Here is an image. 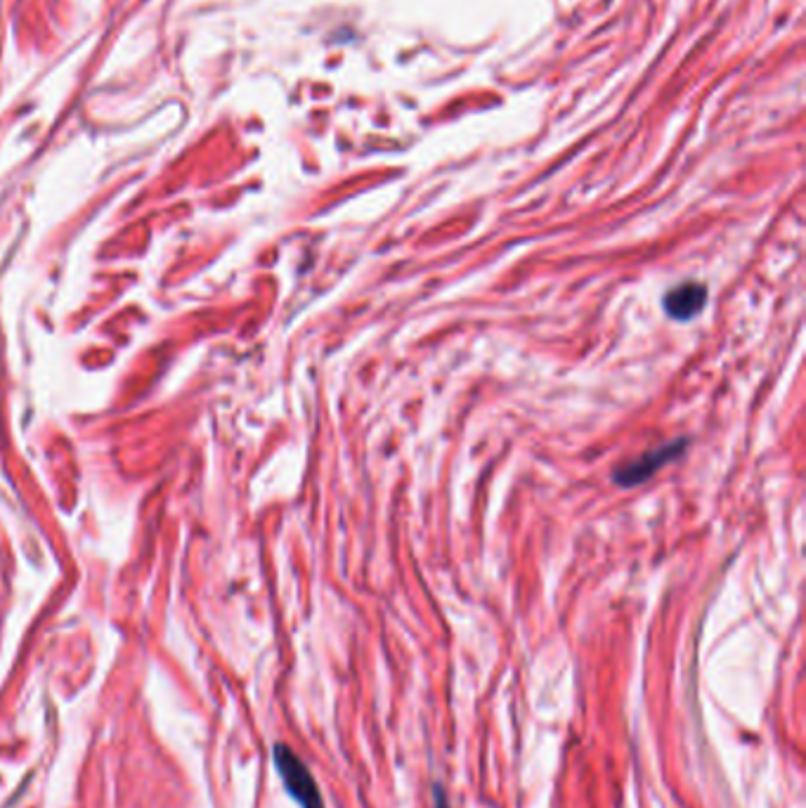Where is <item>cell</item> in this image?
<instances>
[{
	"mask_svg": "<svg viewBox=\"0 0 806 808\" xmlns=\"http://www.w3.org/2000/svg\"><path fill=\"white\" fill-rule=\"evenodd\" d=\"M275 764L281 775V783L287 785L289 795L300 804V808H324L320 787L314 783L312 773L287 744H277L275 748Z\"/></svg>",
	"mask_w": 806,
	"mask_h": 808,
	"instance_id": "cell-1",
	"label": "cell"
},
{
	"mask_svg": "<svg viewBox=\"0 0 806 808\" xmlns=\"http://www.w3.org/2000/svg\"><path fill=\"white\" fill-rule=\"evenodd\" d=\"M684 447H686V442L676 440L672 442V445H662L653 452H645L643 456L634 458V462H629L622 468L615 471V483L622 487H634L639 483H645L655 471H660L667 462H672L674 456L682 454Z\"/></svg>",
	"mask_w": 806,
	"mask_h": 808,
	"instance_id": "cell-2",
	"label": "cell"
},
{
	"mask_svg": "<svg viewBox=\"0 0 806 808\" xmlns=\"http://www.w3.org/2000/svg\"><path fill=\"white\" fill-rule=\"evenodd\" d=\"M707 303V287L700 281H686L674 287L665 296V310L674 320H691L693 314H698L703 306Z\"/></svg>",
	"mask_w": 806,
	"mask_h": 808,
	"instance_id": "cell-3",
	"label": "cell"
},
{
	"mask_svg": "<svg viewBox=\"0 0 806 808\" xmlns=\"http://www.w3.org/2000/svg\"><path fill=\"white\" fill-rule=\"evenodd\" d=\"M433 808H450V799L440 785L433 787Z\"/></svg>",
	"mask_w": 806,
	"mask_h": 808,
	"instance_id": "cell-4",
	"label": "cell"
}]
</instances>
